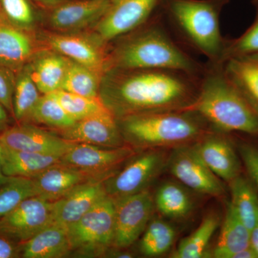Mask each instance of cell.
<instances>
[{
	"mask_svg": "<svg viewBox=\"0 0 258 258\" xmlns=\"http://www.w3.org/2000/svg\"><path fill=\"white\" fill-rule=\"evenodd\" d=\"M239 155L252 184L258 190V147L242 144L238 147Z\"/></svg>",
	"mask_w": 258,
	"mask_h": 258,
	"instance_id": "74e56055",
	"label": "cell"
},
{
	"mask_svg": "<svg viewBox=\"0 0 258 258\" xmlns=\"http://www.w3.org/2000/svg\"><path fill=\"white\" fill-rule=\"evenodd\" d=\"M230 0H163L160 10L166 23L186 46L221 64L227 40L220 30V15Z\"/></svg>",
	"mask_w": 258,
	"mask_h": 258,
	"instance_id": "277c9868",
	"label": "cell"
},
{
	"mask_svg": "<svg viewBox=\"0 0 258 258\" xmlns=\"http://www.w3.org/2000/svg\"><path fill=\"white\" fill-rule=\"evenodd\" d=\"M47 45L57 53L82 64L99 75L108 69V60L105 58L101 47L84 37L76 35L50 34L46 36Z\"/></svg>",
	"mask_w": 258,
	"mask_h": 258,
	"instance_id": "e0dca14e",
	"label": "cell"
},
{
	"mask_svg": "<svg viewBox=\"0 0 258 258\" xmlns=\"http://www.w3.org/2000/svg\"><path fill=\"white\" fill-rule=\"evenodd\" d=\"M37 196L36 188L32 179L10 177L0 184V218L14 210L22 202Z\"/></svg>",
	"mask_w": 258,
	"mask_h": 258,
	"instance_id": "836d02e7",
	"label": "cell"
},
{
	"mask_svg": "<svg viewBox=\"0 0 258 258\" xmlns=\"http://www.w3.org/2000/svg\"><path fill=\"white\" fill-rule=\"evenodd\" d=\"M40 96L32 79L30 64H25L17 73L13 96V116L19 123L28 121Z\"/></svg>",
	"mask_w": 258,
	"mask_h": 258,
	"instance_id": "4316f807",
	"label": "cell"
},
{
	"mask_svg": "<svg viewBox=\"0 0 258 258\" xmlns=\"http://www.w3.org/2000/svg\"><path fill=\"white\" fill-rule=\"evenodd\" d=\"M210 128L194 143L205 164L220 179L230 182L240 175L241 160L228 139Z\"/></svg>",
	"mask_w": 258,
	"mask_h": 258,
	"instance_id": "9a60e30c",
	"label": "cell"
},
{
	"mask_svg": "<svg viewBox=\"0 0 258 258\" xmlns=\"http://www.w3.org/2000/svg\"><path fill=\"white\" fill-rule=\"evenodd\" d=\"M33 53V40L28 30L15 26L3 15L0 20V62L18 73Z\"/></svg>",
	"mask_w": 258,
	"mask_h": 258,
	"instance_id": "ffe728a7",
	"label": "cell"
},
{
	"mask_svg": "<svg viewBox=\"0 0 258 258\" xmlns=\"http://www.w3.org/2000/svg\"><path fill=\"white\" fill-rule=\"evenodd\" d=\"M175 239L176 231L170 224L161 219H154L142 234L139 249L144 256L158 257L170 249Z\"/></svg>",
	"mask_w": 258,
	"mask_h": 258,
	"instance_id": "f546056e",
	"label": "cell"
},
{
	"mask_svg": "<svg viewBox=\"0 0 258 258\" xmlns=\"http://www.w3.org/2000/svg\"><path fill=\"white\" fill-rule=\"evenodd\" d=\"M126 145L109 148L84 143H74L62 156L60 163L82 171L93 179H106L114 174V169L137 154Z\"/></svg>",
	"mask_w": 258,
	"mask_h": 258,
	"instance_id": "8fae6325",
	"label": "cell"
},
{
	"mask_svg": "<svg viewBox=\"0 0 258 258\" xmlns=\"http://www.w3.org/2000/svg\"><path fill=\"white\" fill-rule=\"evenodd\" d=\"M154 200L159 212L171 219L184 218L192 209L189 195L176 183L166 182L161 185Z\"/></svg>",
	"mask_w": 258,
	"mask_h": 258,
	"instance_id": "f1b7e54d",
	"label": "cell"
},
{
	"mask_svg": "<svg viewBox=\"0 0 258 258\" xmlns=\"http://www.w3.org/2000/svg\"><path fill=\"white\" fill-rule=\"evenodd\" d=\"M232 204L241 221L249 231L258 220V195L257 189L250 179L241 175L230 182Z\"/></svg>",
	"mask_w": 258,
	"mask_h": 258,
	"instance_id": "484cf974",
	"label": "cell"
},
{
	"mask_svg": "<svg viewBox=\"0 0 258 258\" xmlns=\"http://www.w3.org/2000/svg\"><path fill=\"white\" fill-rule=\"evenodd\" d=\"M100 77L86 66L71 60L61 89L86 97H100Z\"/></svg>",
	"mask_w": 258,
	"mask_h": 258,
	"instance_id": "4dcf8cb0",
	"label": "cell"
},
{
	"mask_svg": "<svg viewBox=\"0 0 258 258\" xmlns=\"http://www.w3.org/2000/svg\"><path fill=\"white\" fill-rule=\"evenodd\" d=\"M117 122L125 144L141 150L194 144L211 128L198 113L188 110L128 115Z\"/></svg>",
	"mask_w": 258,
	"mask_h": 258,
	"instance_id": "5b68a950",
	"label": "cell"
},
{
	"mask_svg": "<svg viewBox=\"0 0 258 258\" xmlns=\"http://www.w3.org/2000/svg\"><path fill=\"white\" fill-rule=\"evenodd\" d=\"M222 66L227 79L258 114V52L231 57Z\"/></svg>",
	"mask_w": 258,
	"mask_h": 258,
	"instance_id": "7402d4cb",
	"label": "cell"
},
{
	"mask_svg": "<svg viewBox=\"0 0 258 258\" xmlns=\"http://www.w3.org/2000/svg\"><path fill=\"white\" fill-rule=\"evenodd\" d=\"M212 128L258 136V114L227 79L222 64L207 62L196 99L188 107Z\"/></svg>",
	"mask_w": 258,
	"mask_h": 258,
	"instance_id": "3957f363",
	"label": "cell"
},
{
	"mask_svg": "<svg viewBox=\"0 0 258 258\" xmlns=\"http://www.w3.org/2000/svg\"><path fill=\"white\" fill-rule=\"evenodd\" d=\"M164 23L159 9L143 25L118 37L122 40L108 58V70L171 69L201 76L205 64L188 53Z\"/></svg>",
	"mask_w": 258,
	"mask_h": 258,
	"instance_id": "7a4b0ae2",
	"label": "cell"
},
{
	"mask_svg": "<svg viewBox=\"0 0 258 258\" xmlns=\"http://www.w3.org/2000/svg\"><path fill=\"white\" fill-rule=\"evenodd\" d=\"M23 243L0 232V258L22 257Z\"/></svg>",
	"mask_w": 258,
	"mask_h": 258,
	"instance_id": "f35d334b",
	"label": "cell"
},
{
	"mask_svg": "<svg viewBox=\"0 0 258 258\" xmlns=\"http://www.w3.org/2000/svg\"><path fill=\"white\" fill-rule=\"evenodd\" d=\"M39 3L46 6H55L60 5L64 0H36Z\"/></svg>",
	"mask_w": 258,
	"mask_h": 258,
	"instance_id": "ee69618b",
	"label": "cell"
},
{
	"mask_svg": "<svg viewBox=\"0 0 258 258\" xmlns=\"http://www.w3.org/2000/svg\"><path fill=\"white\" fill-rule=\"evenodd\" d=\"M255 8L253 23L241 36L227 40L221 64L231 57L258 52V0H252Z\"/></svg>",
	"mask_w": 258,
	"mask_h": 258,
	"instance_id": "e575fe53",
	"label": "cell"
},
{
	"mask_svg": "<svg viewBox=\"0 0 258 258\" xmlns=\"http://www.w3.org/2000/svg\"><path fill=\"white\" fill-rule=\"evenodd\" d=\"M29 120L47 125L56 131L69 128L76 122L51 93L40 96Z\"/></svg>",
	"mask_w": 258,
	"mask_h": 258,
	"instance_id": "d6a6232c",
	"label": "cell"
},
{
	"mask_svg": "<svg viewBox=\"0 0 258 258\" xmlns=\"http://www.w3.org/2000/svg\"><path fill=\"white\" fill-rule=\"evenodd\" d=\"M72 254L68 227L53 223L23 243V258H62Z\"/></svg>",
	"mask_w": 258,
	"mask_h": 258,
	"instance_id": "44dd1931",
	"label": "cell"
},
{
	"mask_svg": "<svg viewBox=\"0 0 258 258\" xmlns=\"http://www.w3.org/2000/svg\"><path fill=\"white\" fill-rule=\"evenodd\" d=\"M2 147H3V144H2L1 141H0V184L6 182L10 178V176L5 175L3 169H2Z\"/></svg>",
	"mask_w": 258,
	"mask_h": 258,
	"instance_id": "7bdbcfd3",
	"label": "cell"
},
{
	"mask_svg": "<svg viewBox=\"0 0 258 258\" xmlns=\"http://www.w3.org/2000/svg\"><path fill=\"white\" fill-rule=\"evenodd\" d=\"M5 18L15 26L28 30L35 23V15L28 0H0Z\"/></svg>",
	"mask_w": 258,
	"mask_h": 258,
	"instance_id": "d590c367",
	"label": "cell"
},
{
	"mask_svg": "<svg viewBox=\"0 0 258 258\" xmlns=\"http://www.w3.org/2000/svg\"><path fill=\"white\" fill-rule=\"evenodd\" d=\"M250 246V231L241 221L232 204L227 203L214 257L231 258L232 254Z\"/></svg>",
	"mask_w": 258,
	"mask_h": 258,
	"instance_id": "cb8c5ba5",
	"label": "cell"
},
{
	"mask_svg": "<svg viewBox=\"0 0 258 258\" xmlns=\"http://www.w3.org/2000/svg\"><path fill=\"white\" fill-rule=\"evenodd\" d=\"M250 246L258 258V220L253 228L250 230Z\"/></svg>",
	"mask_w": 258,
	"mask_h": 258,
	"instance_id": "ab89813d",
	"label": "cell"
},
{
	"mask_svg": "<svg viewBox=\"0 0 258 258\" xmlns=\"http://www.w3.org/2000/svg\"><path fill=\"white\" fill-rule=\"evenodd\" d=\"M111 0H79L59 5L50 17L55 29L74 30L99 21L108 10Z\"/></svg>",
	"mask_w": 258,
	"mask_h": 258,
	"instance_id": "d6986e66",
	"label": "cell"
},
{
	"mask_svg": "<svg viewBox=\"0 0 258 258\" xmlns=\"http://www.w3.org/2000/svg\"><path fill=\"white\" fill-rule=\"evenodd\" d=\"M54 202L38 196L22 202L0 218V232L24 243L53 223Z\"/></svg>",
	"mask_w": 258,
	"mask_h": 258,
	"instance_id": "7c38bea8",
	"label": "cell"
},
{
	"mask_svg": "<svg viewBox=\"0 0 258 258\" xmlns=\"http://www.w3.org/2000/svg\"><path fill=\"white\" fill-rule=\"evenodd\" d=\"M17 73L0 62V103L13 115V96Z\"/></svg>",
	"mask_w": 258,
	"mask_h": 258,
	"instance_id": "8d00e7d4",
	"label": "cell"
},
{
	"mask_svg": "<svg viewBox=\"0 0 258 258\" xmlns=\"http://www.w3.org/2000/svg\"><path fill=\"white\" fill-rule=\"evenodd\" d=\"M220 217L217 214L210 213L206 215L195 232L180 242L173 257H207V249L212 236L220 225Z\"/></svg>",
	"mask_w": 258,
	"mask_h": 258,
	"instance_id": "83f0119b",
	"label": "cell"
},
{
	"mask_svg": "<svg viewBox=\"0 0 258 258\" xmlns=\"http://www.w3.org/2000/svg\"><path fill=\"white\" fill-rule=\"evenodd\" d=\"M106 196L103 179L90 180L54 202L53 222L68 227Z\"/></svg>",
	"mask_w": 258,
	"mask_h": 258,
	"instance_id": "2e32d148",
	"label": "cell"
},
{
	"mask_svg": "<svg viewBox=\"0 0 258 258\" xmlns=\"http://www.w3.org/2000/svg\"><path fill=\"white\" fill-rule=\"evenodd\" d=\"M56 134L75 143L109 148L126 146L116 118L111 111L76 120L69 128L57 131Z\"/></svg>",
	"mask_w": 258,
	"mask_h": 258,
	"instance_id": "5bb4252c",
	"label": "cell"
},
{
	"mask_svg": "<svg viewBox=\"0 0 258 258\" xmlns=\"http://www.w3.org/2000/svg\"><path fill=\"white\" fill-rule=\"evenodd\" d=\"M60 156L25 152L2 147V169L10 177L32 178L60 162Z\"/></svg>",
	"mask_w": 258,
	"mask_h": 258,
	"instance_id": "603a6c76",
	"label": "cell"
},
{
	"mask_svg": "<svg viewBox=\"0 0 258 258\" xmlns=\"http://www.w3.org/2000/svg\"><path fill=\"white\" fill-rule=\"evenodd\" d=\"M200 77L171 69L111 70L100 97L116 119L185 110L196 99Z\"/></svg>",
	"mask_w": 258,
	"mask_h": 258,
	"instance_id": "6da1fadb",
	"label": "cell"
},
{
	"mask_svg": "<svg viewBox=\"0 0 258 258\" xmlns=\"http://www.w3.org/2000/svg\"><path fill=\"white\" fill-rule=\"evenodd\" d=\"M114 230L115 204L108 195L68 227L72 254L84 257L106 255L113 247Z\"/></svg>",
	"mask_w": 258,
	"mask_h": 258,
	"instance_id": "8992f818",
	"label": "cell"
},
{
	"mask_svg": "<svg viewBox=\"0 0 258 258\" xmlns=\"http://www.w3.org/2000/svg\"><path fill=\"white\" fill-rule=\"evenodd\" d=\"M71 60L56 52L37 57L30 64L32 79L42 95L61 89Z\"/></svg>",
	"mask_w": 258,
	"mask_h": 258,
	"instance_id": "d4e9b609",
	"label": "cell"
},
{
	"mask_svg": "<svg viewBox=\"0 0 258 258\" xmlns=\"http://www.w3.org/2000/svg\"><path fill=\"white\" fill-rule=\"evenodd\" d=\"M191 145L173 148L166 166L176 179L189 189L210 196H222L225 190L220 178L209 169Z\"/></svg>",
	"mask_w": 258,
	"mask_h": 258,
	"instance_id": "30bf717a",
	"label": "cell"
},
{
	"mask_svg": "<svg viewBox=\"0 0 258 258\" xmlns=\"http://www.w3.org/2000/svg\"><path fill=\"white\" fill-rule=\"evenodd\" d=\"M3 11H2L1 6H0V20H1V19L3 18Z\"/></svg>",
	"mask_w": 258,
	"mask_h": 258,
	"instance_id": "f6af8a7d",
	"label": "cell"
},
{
	"mask_svg": "<svg viewBox=\"0 0 258 258\" xmlns=\"http://www.w3.org/2000/svg\"><path fill=\"white\" fill-rule=\"evenodd\" d=\"M115 230L113 249L130 247L142 235L155 208L149 190L113 200Z\"/></svg>",
	"mask_w": 258,
	"mask_h": 258,
	"instance_id": "9c48e42d",
	"label": "cell"
},
{
	"mask_svg": "<svg viewBox=\"0 0 258 258\" xmlns=\"http://www.w3.org/2000/svg\"><path fill=\"white\" fill-rule=\"evenodd\" d=\"M93 179H96L60 162L50 166L32 178L37 196L51 202L62 198L75 188Z\"/></svg>",
	"mask_w": 258,
	"mask_h": 258,
	"instance_id": "ac0fdd59",
	"label": "cell"
},
{
	"mask_svg": "<svg viewBox=\"0 0 258 258\" xmlns=\"http://www.w3.org/2000/svg\"><path fill=\"white\" fill-rule=\"evenodd\" d=\"M8 113L5 107L0 103V133L8 128V122H9Z\"/></svg>",
	"mask_w": 258,
	"mask_h": 258,
	"instance_id": "60d3db41",
	"label": "cell"
},
{
	"mask_svg": "<svg viewBox=\"0 0 258 258\" xmlns=\"http://www.w3.org/2000/svg\"><path fill=\"white\" fill-rule=\"evenodd\" d=\"M51 94L55 97L64 111L76 121L111 111L102 101L101 97L91 98L79 96L62 89Z\"/></svg>",
	"mask_w": 258,
	"mask_h": 258,
	"instance_id": "1f68e13d",
	"label": "cell"
},
{
	"mask_svg": "<svg viewBox=\"0 0 258 258\" xmlns=\"http://www.w3.org/2000/svg\"><path fill=\"white\" fill-rule=\"evenodd\" d=\"M115 252H111V254H110V255H113V257H133V254L129 253L128 252H124L123 249H115Z\"/></svg>",
	"mask_w": 258,
	"mask_h": 258,
	"instance_id": "b9f144b4",
	"label": "cell"
},
{
	"mask_svg": "<svg viewBox=\"0 0 258 258\" xmlns=\"http://www.w3.org/2000/svg\"><path fill=\"white\" fill-rule=\"evenodd\" d=\"M163 0H111L96 31L101 42L116 40L143 25L160 9Z\"/></svg>",
	"mask_w": 258,
	"mask_h": 258,
	"instance_id": "ba28073f",
	"label": "cell"
},
{
	"mask_svg": "<svg viewBox=\"0 0 258 258\" xmlns=\"http://www.w3.org/2000/svg\"><path fill=\"white\" fill-rule=\"evenodd\" d=\"M169 154L164 149H153L134 157L122 170L103 180L105 189L113 200L148 189L167 164Z\"/></svg>",
	"mask_w": 258,
	"mask_h": 258,
	"instance_id": "52a82bcc",
	"label": "cell"
},
{
	"mask_svg": "<svg viewBox=\"0 0 258 258\" xmlns=\"http://www.w3.org/2000/svg\"><path fill=\"white\" fill-rule=\"evenodd\" d=\"M0 141L10 149L60 157L74 143L27 122L5 129L0 134Z\"/></svg>",
	"mask_w": 258,
	"mask_h": 258,
	"instance_id": "4fadbf2b",
	"label": "cell"
}]
</instances>
